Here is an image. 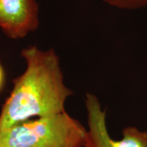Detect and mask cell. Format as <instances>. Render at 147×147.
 <instances>
[{
	"instance_id": "5",
	"label": "cell",
	"mask_w": 147,
	"mask_h": 147,
	"mask_svg": "<svg viewBox=\"0 0 147 147\" xmlns=\"http://www.w3.org/2000/svg\"><path fill=\"white\" fill-rule=\"evenodd\" d=\"M105 3L120 9L133 10L147 6V0H102Z\"/></svg>"
},
{
	"instance_id": "6",
	"label": "cell",
	"mask_w": 147,
	"mask_h": 147,
	"mask_svg": "<svg viewBox=\"0 0 147 147\" xmlns=\"http://www.w3.org/2000/svg\"><path fill=\"white\" fill-rule=\"evenodd\" d=\"M3 82H4V71H3V69L2 67V65H0V91L3 88Z\"/></svg>"
},
{
	"instance_id": "2",
	"label": "cell",
	"mask_w": 147,
	"mask_h": 147,
	"mask_svg": "<svg viewBox=\"0 0 147 147\" xmlns=\"http://www.w3.org/2000/svg\"><path fill=\"white\" fill-rule=\"evenodd\" d=\"M87 137L88 129L63 111L0 131V147H85Z\"/></svg>"
},
{
	"instance_id": "4",
	"label": "cell",
	"mask_w": 147,
	"mask_h": 147,
	"mask_svg": "<svg viewBox=\"0 0 147 147\" xmlns=\"http://www.w3.org/2000/svg\"><path fill=\"white\" fill-rule=\"evenodd\" d=\"M38 25L36 0H0V29L9 38H22Z\"/></svg>"
},
{
	"instance_id": "3",
	"label": "cell",
	"mask_w": 147,
	"mask_h": 147,
	"mask_svg": "<svg viewBox=\"0 0 147 147\" xmlns=\"http://www.w3.org/2000/svg\"><path fill=\"white\" fill-rule=\"evenodd\" d=\"M85 105L88 125L85 147H147V131H142L137 127H127L119 141L113 140L107 130L105 111L96 96L86 95Z\"/></svg>"
},
{
	"instance_id": "1",
	"label": "cell",
	"mask_w": 147,
	"mask_h": 147,
	"mask_svg": "<svg viewBox=\"0 0 147 147\" xmlns=\"http://www.w3.org/2000/svg\"><path fill=\"white\" fill-rule=\"evenodd\" d=\"M26 69L13 80V89L0 113V131L24 121L65 111L73 94L63 80L60 60L53 49L35 46L22 50Z\"/></svg>"
}]
</instances>
